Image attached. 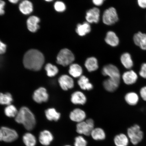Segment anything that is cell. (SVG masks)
I'll return each mask as SVG.
<instances>
[{
	"label": "cell",
	"instance_id": "cell-1",
	"mask_svg": "<svg viewBox=\"0 0 146 146\" xmlns=\"http://www.w3.org/2000/svg\"><path fill=\"white\" fill-rule=\"evenodd\" d=\"M44 62L43 55L39 51L35 49L28 50L23 59L24 66L27 69L34 71L40 70Z\"/></svg>",
	"mask_w": 146,
	"mask_h": 146
},
{
	"label": "cell",
	"instance_id": "cell-2",
	"mask_svg": "<svg viewBox=\"0 0 146 146\" xmlns=\"http://www.w3.org/2000/svg\"><path fill=\"white\" fill-rule=\"evenodd\" d=\"M15 120L17 123L22 124L28 131L33 129L36 125L35 116L26 107H23L20 110L15 117Z\"/></svg>",
	"mask_w": 146,
	"mask_h": 146
},
{
	"label": "cell",
	"instance_id": "cell-3",
	"mask_svg": "<svg viewBox=\"0 0 146 146\" xmlns=\"http://www.w3.org/2000/svg\"><path fill=\"white\" fill-rule=\"evenodd\" d=\"M95 127L94 120L92 118H88L85 121L76 124V132L78 135L89 137L91 131Z\"/></svg>",
	"mask_w": 146,
	"mask_h": 146
},
{
	"label": "cell",
	"instance_id": "cell-4",
	"mask_svg": "<svg viewBox=\"0 0 146 146\" xmlns=\"http://www.w3.org/2000/svg\"><path fill=\"white\" fill-rule=\"evenodd\" d=\"M74 60L75 56L72 51L67 48H64L58 54L56 63L63 66H66L72 64Z\"/></svg>",
	"mask_w": 146,
	"mask_h": 146
},
{
	"label": "cell",
	"instance_id": "cell-5",
	"mask_svg": "<svg viewBox=\"0 0 146 146\" xmlns=\"http://www.w3.org/2000/svg\"><path fill=\"white\" fill-rule=\"evenodd\" d=\"M19 137V135L16 130L6 127L0 128V141L10 143L15 141Z\"/></svg>",
	"mask_w": 146,
	"mask_h": 146
},
{
	"label": "cell",
	"instance_id": "cell-6",
	"mask_svg": "<svg viewBox=\"0 0 146 146\" xmlns=\"http://www.w3.org/2000/svg\"><path fill=\"white\" fill-rule=\"evenodd\" d=\"M127 134L130 141L134 145H136L141 141L143 138V133L139 125H135L127 129Z\"/></svg>",
	"mask_w": 146,
	"mask_h": 146
},
{
	"label": "cell",
	"instance_id": "cell-7",
	"mask_svg": "<svg viewBox=\"0 0 146 146\" xmlns=\"http://www.w3.org/2000/svg\"><path fill=\"white\" fill-rule=\"evenodd\" d=\"M104 23L108 25L114 24L118 21L119 18L116 9L113 7H110L106 10L102 17Z\"/></svg>",
	"mask_w": 146,
	"mask_h": 146
},
{
	"label": "cell",
	"instance_id": "cell-8",
	"mask_svg": "<svg viewBox=\"0 0 146 146\" xmlns=\"http://www.w3.org/2000/svg\"><path fill=\"white\" fill-rule=\"evenodd\" d=\"M102 74L105 76H108L109 78L120 81V74L117 67L113 65H105L102 70Z\"/></svg>",
	"mask_w": 146,
	"mask_h": 146
},
{
	"label": "cell",
	"instance_id": "cell-9",
	"mask_svg": "<svg viewBox=\"0 0 146 146\" xmlns=\"http://www.w3.org/2000/svg\"><path fill=\"white\" fill-rule=\"evenodd\" d=\"M54 139L53 134L50 131L47 129L41 131L38 137L40 143L44 146H48L50 145Z\"/></svg>",
	"mask_w": 146,
	"mask_h": 146
},
{
	"label": "cell",
	"instance_id": "cell-10",
	"mask_svg": "<svg viewBox=\"0 0 146 146\" xmlns=\"http://www.w3.org/2000/svg\"><path fill=\"white\" fill-rule=\"evenodd\" d=\"M90 137L96 142L105 141L107 137V133L102 127H95L90 133Z\"/></svg>",
	"mask_w": 146,
	"mask_h": 146
},
{
	"label": "cell",
	"instance_id": "cell-11",
	"mask_svg": "<svg viewBox=\"0 0 146 146\" xmlns=\"http://www.w3.org/2000/svg\"><path fill=\"white\" fill-rule=\"evenodd\" d=\"M60 87L63 90L66 91L72 89L74 86V82L72 77L67 75L61 76L58 80Z\"/></svg>",
	"mask_w": 146,
	"mask_h": 146
},
{
	"label": "cell",
	"instance_id": "cell-12",
	"mask_svg": "<svg viewBox=\"0 0 146 146\" xmlns=\"http://www.w3.org/2000/svg\"><path fill=\"white\" fill-rule=\"evenodd\" d=\"M69 117L71 120L77 123L85 121L86 115L84 111L81 109L76 108L70 112Z\"/></svg>",
	"mask_w": 146,
	"mask_h": 146
},
{
	"label": "cell",
	"instance_id": "cell-13",
	"mask_svg": "<svg viewBox=\"0 0 146 146\" xmlns=\"http://www.w3.org/2000/svg\"><path fill=\"white\" fill-rule=\"evenodd\" d=\"M100 10L97 8H94L87 11L86 19L89 23H97L100 21Z\"/></svg>",
	"mask_w": 146,
	"mask_h": 146
},
{
	"label": "cell",
	"instance_id": "cell-14",
	"mask_svg": "<svg viewBox=\"0 0 146 146\" xmlns=\"http://www.w3.org/2000/svg\"><path fill=\"white\" fill-rule=\"evenodd\" d=\"M33 98L35 101L38 103L47 102L48 99V95L46 89L43 87L37 89L34 93Z\"/></svg>",
	"mask_w": 146,
	"mask_h": 146
},
{
	"label": "cell",
	"instance_id": "cell-15",
	"mask_svg": "<svg viewBox=\"0 0 146 146\" xmlns=\"http://www.w3.org/2000/svg\"><path fill=\"white\" fill-rule=\"evenodd\" d=\"M138 76L133 70H129L124 72L122 76L124 83L127 85H131L135 83L137 81Z\"/></svg>",
	"mask_w": 146,
	"mask_h": 146
},
{
	"label": "cell",
	"instance_id": "cell-16",
	"mask_svg": "<svg viewBox=\"0 0 146 146\" xmlns=\"http://www.w3.org/2000/svg\"><path fill=\"white\" fill-rule=\"evenodd\" d=\"M133 41L135 44L139 47L141 50H146V34L138 32L133 36Z\"/></svg>",
	"mask_w": 146,
	"mask_h": 146
},
{
	"label": "cell",
	"instance_id": "cell-17",
	"mask_svg": "<svg viewBox=\"0 0 146 146\" xmlns=\"http://www.w3.org/2000/svg\"><path fill=\"white\" fill-rule=\"evenodd\" d=\"M120 81L109 78L104 81L103 85L106 90L109 92H113L118 88Z\"/></svg>",
	"mask_w": 146,
	"mask_h": 146
},
{
	"label": "cell",
	"instance_id": "cell-18",
	"mask_svg": "<svg viewBox=\"0 0 146 146\" xmlns=\"http://www.w3.org/2000/svg\"><path fill=\"white\" fill-rule=\"evenodd\" d=\"M71 100L75 105H83L86 103L87 98L83 92L80 91H76L72 95Z\"/></svg>",
	"mask_w": 146,
	"mask_h": 146
},
{
	"label": "cell",
	"instance_id": "cell-19",
	"mask_svg": "<svg viewBox=\"0 0 146 146\" xmlns=\"http://www.w3.org/2000/svg\"><path fill=\"white\" fill-rule=\"evenodd\" d=\"M40 21L39 18L36 16H31L27 21V25L28 30L32 32H36L39 28L38 23Z\"/></svg>",
	"mask_w": 146,
	"mask_h": 146
},
{
	"label": "cell",
	"instance_id": "cell-20",
	"mask_svg": "<svg viewBox=\"0 0 146 146\" xmlns=\"http://www.w3.org/2000/svg\"><path fill=\"white\" fill-rule=\"evenodd\" d=\"M105 41L108 44L112 47H116L119 44V40L115 33L112 31L107 32Z\"/></svg>",
	"mask_w": 146,
	"mask_h": 146
},
{
	"label": "cell",
	"instance_id": "cell-21",
	"mask_svg": "<svg viewBox=\"0 0 146 146\" xmlns=\"http://www.w3.org/2000/svg\"><path fill=\"white\" fill-rule=\"evenodd\" d=\"M113 141L115 146H127L128 145V138L123 133L116 135L114 137Z\"/></svg>",
	"mask_w": 146,
	"mask_h": 146
},
{
	"label": "cell",
	"instance_id": "cell-22",
	"mask_svg": "<svg viewBox=\"0 0 146 146\" xmlns=\"http://www.w3.org/2000/svg\"><path fill=\"white\" fill-rule=\"evenodd\" d=\"M23 143L25 146H36L37 139L35 136L30 132H27L23 135Z\"/></svg>",
	"mask_w": 146,
	"mask_h": 146
},
{
	"label": "cell",
	"instance_id": "cell-23",
	"mask_svg": "<svg viewBox=\"0 0 146 146\" xmlns=\"http://www.w3.org/2000/svg\"><path fill=\"white\" fill-rule=\"evenodd\" d=\"M120 61L121 63L127 69H130L134 65V63L131 54L128 52L124 53L120 57Z\"/></svg>",
	"mask_w": 146,
	"mask_h": 146
},
{
	"label": "cell",
	"instance_id": "cell-24",
	"mask_svg": "<svg viewBox=\"0 0 146 146\" xmlns=\"http://www.w3.org/2000/svg\"><path fill=\"white\" fill-rule=\"evenodd\" d=\"M91 27L89 23L87 22L82 24H78L76 27V32L78 35L83 36L90 33Z\"/></svg>",
	"mask_w": 146,
	"mask_h": 146
},
{
	"label": "cell",
	"instance_id": "cell-25",
	"mask_svg": "<svg viewBox=\"0 0 146 146\" xmlns=\"http://www.w3.org/2000/svg\"><path fill=\"white\" fill-rule=\"evenodd\" d=\"M68 72L70 75L74 78L81 77L83 73L82 67L78 64L72 63L69 66Z\"/></svg>",
	"mask_w": 146,
	"mask_h": 146
},
{
	"label": "cell",
	"instance_id": "cell-26",
	"mask_svg": "<svg viewBox=\"0 0 146 146\" xmlns=\"http://www.w3.org/2000/svg\"><path fill=\"white\" fill-rule=\"evenodd\" d=\"M85 66L89 72L96 71L98 68V60L94 57L87 58L85 62Z\"/></svg>",
	"mask_w": 146,
	"mask_h": 146
},
{
	"label": "cell",
	"instance_id": "cell-27",
	"mask_svg": "<svg viewBox=\"0 0 146 146\" xmlns=\"http://www.w3.org/2000/svg\"><path fill=\"white\" fill-rule=\"evenodd\" d=\"M78 83L82 90H90L94 87L92 84L89 82L88 78L85 76H82L80 77Z\"/></svg>",
	"mask_w": 146,
	"mask_h": 146
},
{
	"label": "cell",
	"instance_id": "cell-28",
	"mask_svg": "<svg viewBox=\"0 0 146 146\" xmlns=\"http://www.w3.org/2000/svg\"><path fill=\"white\" fill-rule=\"evenodd\" d=\"M19 9L22 13L25 15H28L32 12L33 5L30 1L24 0L20 3Z\"/></svg>",
	"mask_w": 146,
	"mask_h": 146
},
{
	"label": "cell",
	"instance_id": "cell-29",
	"mask_svg": "<svg viewBox=\"0 0 146 146\" xmlns=\"http://www.w3.org/2000/svg\"><path fill=\"white\" fill-rule=\"evenodd\" d=\"M46 117L49 121H57L61 117V114L54 108H50L45 111Z\"/></svg>",
	"mask_w": 146,
	"mask_h": 146
},
{
	"label": "cell",
	"instance_id": "cell-30",
	"mask_svg": "<svg viewBox=\"0 0 146 146\" xmlns=\"http://www.w3.org/2000/svg\"><path fill=\"white\" fill-rule=\"evenodd\" d=\"M125 100L127 103L129 105L135 106L139 100V97L135 92H129L127 93L125 96Z\"/></svg>",
	"mask_w": 146,
	"mask_h": 146
},
{
	"label": "cell",
	"instance_id": "cell-31",
	"mask_svg": "<svg viewBox=\"0 0 146 146\" xmlns=\"http://www.w3.org/2000/svg\"><path fill=\"white\" fill-rule=\"evenodd\" d=\"M86 137L78 135L74 139L73 145L74 146H88V142Z\"/></svg>",
	"mask_w": 146,
	"mask_h": 146
},
{
	"label": "cell",
	"instance_id": "cell-32",
	"mask_svg": "<svg viewBox=\"0 0 146 146\" xmlns=\"http://www.w3.org/2000/svg\"><path fill=\"white\" fill-rule=\"evenodd\" d=\"M45 68L46 71L47 76L49 77H53L56 75L59 72L57 67L50 63H48L45 66Z\"/></svg>",
	"mask_w": 146,
	"mask_h": 146
},
{
	"label": "cell",
	"instance_id": "cell-33",
	"mask_svg": "<svg viewBox=\"0 0 146 146\" xmlns=\"http://www.w3.org/2000/svg\"><path fill=\"white\" fill-rule=\"evenodd\" d=\"M13 101L12 97L10 93H0V104L9 105Z\"/></svg>",
	"mask_w": 146,
	"mask_h": 146
},
{
	"label": "cell",
	"instance_id": "cell-34",
	"mask_svg": "<svg viewBox=\"0 0 146 146\" xmlns=\"http://www.w3.org/2000/svg\"><path fill=\"white\" fill-rule=\"evenodd\" d=\"M5 115L9 117H15L18 112L14 106L10 105L5 108Z\"/></svg>",
	"mask_w": 146,
	"mask_h": 146
},
{
	"label": "cell",
	"instance_id": "cell-35",
	"mask_svg": "<svg viewBox=\"0 0 146 146\" xmlns=\"http://www.w3.org/2000/svg\"><path fill=\"white\" fill-rule=\"evenodd\" d=\"M54 8L56 11L62 12L65 10L66 7L65 3L61 1H56L54 4Z\"/></svg>",
	"mask_w": 146,
	"mask_h": 146
},
{
	"label": "cell",
	"instance_id": "cell-36",
	"mask_svg": "<svg viewBox=\"0 0 146 146\" xmlns=\"http://www.w3.org/2000/svg\"><path fill=\"white\" fill-rule=\"evenodd\" d=\"M139 74L142 78L146 79V63H143L141 65Z\"/></svg>",
	"mask_w": 146,
	"mask_h": 146
},
{
	"label": "cell",
	"instance_id": "cell-37",
	"mask_svg": "<svg viewBox=\"0 0 146 146\" xmlns=\"http://www.w3.org/2000/svg\"><path fill=\"white\" fill-rule=\"evenodd\" d=\"M140 94L142 99L146 101V86L142 87L140 89Z\"/></svg>",
	"mask_w": 146,
	"mask_h": 146
},
{
	"label": "cell",
	"instance_id": "cell-38",
	"mask_svg": "<svg viewBox=\"0 0 146 146\" xmlns=\"http://www.w3.org/2000/svg\"><path fill=\"white\" fill-rule=\"evenodd\" d=\"M7 46L0 40V54H4L6 52Z\"/></svg>",
	"mask_w": 146,
	"mask_h": 146
},
{
	"label": "cell",
	"instance_id": "cell-39",
	"mask_svg": "<svg viewBox=\"0 0 146 146\" xmlns=\"http://www.w3.org/2000/svg\"><path fill=\"white\" fill-rule=\"evenodd\" d=\"M5 5V2L2 0H0V15H3L5 13L4 9Z\"/></svg>",
	"mask_w": 146,
	"mask_h": 146
},
{
	"label": "cell",
	"instance_id": "cell-40",
	"mask_svg": "<svg viewBox=\"0 0 146 146\" xmlns=\"http://www.w3.org/2000/svg\"><path fill=\"white\" fill-rule=\"evenodd\" d=\"M138 6L142 9H146V0H137Z\"/></svg>",
	"mask_w": 146,
	"mask_h": 146
},
{
	"label": "cell",
	"instance_id": "cell-41",
	"mask_svg": "<svg viewBox=\"0 0 146 146\" xmlns=\"http://www.w3.org/2000/svg\"><path fill=\"white\" fill-rule=\"evenodd\" d=\"M105 0H92L93 3L96 6H101Z\"/></svg>",
	"mask_w": 146,
	"mask_h": 146
},
{
	"label": "cell",
	"instance_id": "cell-42",
	"mask_svg": "<svg viewBox=\"0 0 146 146\" xmlns=\"http://www.w3.org/2000/svg\"><path fill=\"white\" fill-rule=\"evenodd\" d=\"M9 2L11 3H17L20 0H8Z\"/></svg>",
	"mask_w": 146,
	"mask_h": 146
},
{
	"label": "cell",
	"instance_id": "cell-43",
	"mask_svg": "<svg viewBox=\"0 0 146 146\" xmlns=\"http://www.w3.org/2000/svg\"><path fill=\"white\" fill-rule=\"evenodd\" d=\"M62 146H74L72 145H70V144H66V145H64Z\"/></svg>",
	"mask_w": 146,
	"mask_h": 146
},
{
	"label": "cell",
	"instance_id": "cell-44",
	"mask_svg": "<svg viewBox=\"0 0 146 146\" xmlns=\"http://www.w3.org/2000/svg\"><path fill=\"white\" fill-rule=\"evenodd\" d=\"M45 1L47 2H50L53 1V0H45Z\"/></svg>",
	"mask_w": 146,
	"mask_h": 146
}]
</instances>
